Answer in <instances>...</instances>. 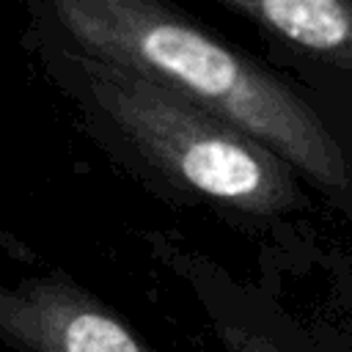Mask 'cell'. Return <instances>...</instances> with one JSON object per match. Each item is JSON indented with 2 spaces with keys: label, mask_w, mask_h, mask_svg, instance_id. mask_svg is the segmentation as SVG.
<instances>
[{
  "label": "cell",
  "mask_w": 352,
  "mask_h": 352,
  "mask_svg": "<svg viewBox=\"0 0 352 352\" xmlns=\"http://www.w3.org/2000/svg\"><path fill=\"white\" fill-rule=\"evenodd\" d=\"M38 25L80 55L118 63L264 143L324 187L346 184V160L316 110L248 55L154 0H50Z\"/></svg>",
  "instance_id": "6da1fadb"
},
{
  "label": "cell",
  "mask_w": 352,
  "mask_h": 352,
  "mask_svg": "<svg viewBox=\"0 0 352 352\" xmlns=\"http://www.w3.org/2000/svg\"><path fill=\"white\" fill-rule=\"evenodd\" d=\"M38 44L50 72L96 126L179 192L261 217L294 206L292 168L256 138L132 69L50 38Z\"/></svg>",
  "instance_id": "7a4b0ae2"
},
{
  "label": "cell",
  "mask_w": 352,
  "mask_h": 352,
  "mask_svg": "<svg viewBox=\"0 0 352 352\" xmlns=\"http://www.w3.org/2000/svg\"><path fill=\"white\" fill-rule=\"evenodd\" d=\"M0 344L16 352H154L107 302L58 270L0 280Z\"/></svg>",
  "instance_id": "3957f363"
},
{
  "label": "cell",
  "mask_w": 352,
  "mask_h": 352,
  "mask_svg": "<svg viewBox=\"0 0 352 352\" xmlns=\"http://www.w3.org/2000/svg\"><path fill=\"white\" fill-rule=\"evenodd\" d=\"M289 50L352 69V0H220Z\"/></svg>",
  "instance_id": "277c9868"
},
{
  "label": "cell",
  "mask_w": 352,
  "mask_h": 352,
  "mask_svg": "<svg viewBox=\"0 0 352 352\" xmlns=\"http://www.w3.org/2000/svg\"><path fill=\"white\" fill-rule=\"evenodd\" d=\"M217 336L226 346V352H286L278 341L253 333L248 327H236V324H217Z\"/></svg>",
  "instance_id": "5b68a950"
}]
</instances>
